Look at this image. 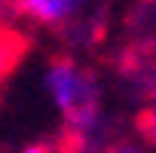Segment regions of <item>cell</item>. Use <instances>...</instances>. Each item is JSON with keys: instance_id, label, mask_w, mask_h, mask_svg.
I'll return each instance as SVG.
<instances>
[{"instance_id": "cell-6", "label": "cell", "mask_w": 156, "mask_h": 153, "mask_svg": "<svg viewBox=\"0 0 156 153\" xmlns=\"http://www.w3.org/2000/svg\"><path fill=\"white\" fill-rule=\"evenodd\" d=\"M19 153H52V147H46V144H40V141H37V144H28V147H22Z\"/></svg>"}, {"instance_id": "cell-3", "label": "cell", "mask_w": 156, "mask_h": 153, "mask_svg": "<svg viewBox=\"0 0 156 153\" xmlns=\"http://www.w3.org/2000/svg\"><path fill=\"white\" fill-rule=\"evenodd\" d=\"M19 58H22V40L9 31H0V92H3V86L9 80L12 67L19 64Z\"/></svg>"}, {"instance_id": "cell-4", "label": "cell", "mask_w": 156, "mask_h": 153, "mask_svg": "<svg viewBox=\"0 0 156 153\" xmlns=\"http://www.w3.org/2000/svg\"><path fill=\"white\" fill-rule=\"evenodd\" d=\"M141 129H144V138L156 147V104L144 113V123H141Z\"/></svg>"}, {"instance_id": "cell-1", "label": "cell", "mask_w": 156, "mask_h": 153, "mask_svg": "<svg viewBox=\"0 0 156 153\" xmlns=\"http://www.w3.org/2000/svg\"><path fill=\"white\" fill-rule=\"evenodd\" d=\"M43 89L76 141H92L101 129V89L95 73L76 58H52L43 67Z\"/></svg>"}, {"instance_id": "cell-5", "label": "cell", "mask_w": 156, "mask_h": 153, "mask_svg": "<svg viewBox=\"0 0 156 153\" xmlns=\"http://www.w3.org/2000/svg\"><path fill=\"white\" fill-rule=\"evenodd\" d=\"M104 153H147L141 144H135V141H113Z\"/></svg>"}, {"instance_id": "cell-2", "label": "cell", "mask_w": 156, "mask_h": 153, "mask_svg": "<svg viewBox=\"0 0 156 153\" xmlns=\"http://www.w3.org/2000/svg\"><path fill=\"white\" fill-rule=\"evenodd\" d=\"M12 3L40 28H64L80 19L92 6V0H12Z\"/></svg>"}]
</instances>
